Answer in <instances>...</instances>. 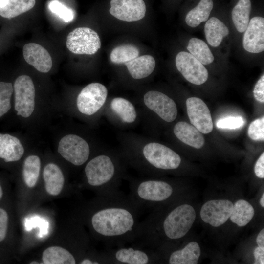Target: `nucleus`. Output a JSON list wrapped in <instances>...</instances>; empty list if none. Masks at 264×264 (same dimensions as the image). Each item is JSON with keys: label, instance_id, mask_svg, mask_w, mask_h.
I'll use <instances>...</instances> for the list:
<instances>
[{"label": "nucleus", "instance_id": "f257e3e1", "mask_svg": "<svg viewBox=\"0 0 264 264\" xmlns=\"http://www.w3.org/2000/svg\"><path fill=\"white\" fill-rule=\"evenodd\" d=\"M89 218L92 231L107 247L132 244L136 240L143 208L119 190L100 194Z\"/></svg>", "mask_w": 264, "mask_h": 264}, {"label": "nucleus", "instance_id": "f03ea898", "mask_svg": "<svg viewBox=\"0 0 264 264\" xmlns=\"http://www.w3.org/2000/svg\"><path fill=\"white\" fill-rule=\"evenodd\" d=\"M84 171L87 184L99 195L119 190L121 174L117 162L110 155L93 157L86 164Z\"/></svg>", "mask_w": 264, "mask_h": 264}, {"label": "nucleus", "instance_id": "7ed1b4c3", "mask_svg": "<svg viewBox=\"0 0 264 264\" xmlns=\"http://www.w3.org/2000/svg\"><path fill=\"white\" fill-rule=\"evenodd\" d=\"M129 189V197L143 208L168 200L173 196L174 191L169 182L150 179L132 180Z\"/></svg>", "mask_w": 264, "mask_h": 264}, {"label": "nucleus", "instance_id": "20e7f679", "mask_svg": "<svg viewBox=\"0 0 264 264\" xmlns=\"http://www.w3.org/2000/svg\"><path fill=\"white\" fill-rule=\"evenodd\" d=\"M143 165L163 170L177 169L181 163L180 156L170 148L156 142L145 145L142 151Z\"/></svg>", "mask_w": 264, "mask_h": 264}, {"label": "nucleus", "instance_id": "39448f33", "mask_svg": "<svg viewBox=\"0 0 264 264\" xmlns=\"http://www.w3.org/2000/svg\"><path fill=\"white\" fill-rule=\"evenodd\" d=\"M106 264H148L154 261L148 248L132 244L130 246L107 247L103 251Z\"/></svg>", "mask_w": 264, "mask_h": 264}, {"label": "nucleus", "instance_id": "423d86ee", "mask_svg": "<svg viewBox=\"0 0 264 264\" xmlns=\"http://www.w3.org/2000/svg\"><path fill=\"white\" fill-rule=\"evenodd\" d=\"M66 45L74 54L93 55L100 48L101 43L98 34L94 30L81 27L68 34Z\"/></svg>", "mask_w": 264, "mask_h": 264}, {"label": "nucleus", "instance_id": "0eeeda50", "mask_svg": "<svg viewBox=\"0 0 264 264\" xmlns=\"http://www.w3.org/2000/svg\"><path fill=\"white\" fill-rule=\"evenodd\" d=\"M15 110L17 115L24 118L29 117L35 108V90L30 77L23 75L19 76L14 84Z\"/></svg>", "mask_w": 264, "mask_h": 264}, {"label": "nucleus", "instance_id": "6e6552de", "mask_svg": "<svg viewBox=\"0 0 264 264\" xmlns=\"http://www.w3.org/2000/svg\"><path fill=\"white\" fill-rule=\"evenodd\" d=\"M58 152L66 160L76 166L85 163L90 155L88 143L80 136L68 134L59 141Z\"/></svg>", "mask_w": 264, "mask_h": 264}, {"label": "nucleus", "instance_id": "1a4fd4ad", "mask_svg": "<svg viewBox=\"0 0 264 264\" xmlns=\"http://www.w3.org/2000/svg\"><path fill=\"white\" fill-rule=\"evenodd\" d=\"M108 89L102 84L92 83L84 87L78 94L76 104L79 111L87 115L97 112L104 104Z\"/></svg>", "mask_w": 264, "mask_h": 264}, {"label": "nucleus", "instance_id": "9d476101", "mask_svg": "<svg viewBox=\"0 0 264 264\" xmlns=\"http://www.w3.org/2000/svg\"><path fill=\"white\" fill-rule=\"evenodd\" d=\"M175 62L178 71L191 83L200 85L207 80V70L190 53L186 51L179 52L176 57Z\"/></svg>", "mask_w": 264, "mask_h": 264}, {"label": "nucleus", "instance_id": "9b49d317", "mask_svg": "<svg viewBox=\"0 0 264 264\" xmlns=\"http://www.w3.org/2000/svg\"><path fill=\"white\" fill-rule=\"evenodd\" d=\"M143 101L148 108L163 120L170 122L176 118L177 115L176 104L166 94L157 91H149L144 95Z\"/></svg>", "mask_w": 264, "mask_h": 264}, {"label": "nucleus", "instance_id": "f8f14e48", "mask_svg": "<svg viewBox=\"0 0 264 264\" xmlns=\"http://www.w3.org/2000/svg\"><path fill=\"white\" fill-rule=\"evenodd\" d=\"M233 204L227 199L209 200L202 206L200 216L202 220L213 227H219L230 218Z\"/></svg>", "mask_w": 264, "mask_h": 264}, {"label": "nucleus", "instance_id": "ddd939ff", "mask_svg": "<svg viewBox=\"0 0 264 264\" xmlns=\"http://www.w3.org/2000/svg\"><path fill=\"white\" fill-rule=\"evenodd\" d=\"M187 114L191 123L200 132L204 134L212 132L213 124L210 111L201 99L189 97L186 100Z\"/></svg>", "mask_w": 264, "mask_h": 264}, {"label": "nucleus", "instance_id": "4468645a", "mask_svg": "<svg viewBox=\"0 0 264 264\" xmlns=\"http://www.w3.org/2000/svg\"><path fill=\"white\" fill-rule=\"evenodd\" d=\"M146 7L143 0H111L110 14L125 22H134L143 18Z\"/></svg>", "mask_w": 264, "mask_h": 264}, {"label": "nucleus", "instance_id": "2eb2a0df", "mask_svg": "<svg viewBox=\"0 0 264 264\" xmlns=\"http://www.w3.org/2000/svg\"><path fill=\"white\" fill-rule=\"evenodd\" d=\"M243 38L244 49L250 53H258L264 50V19L256 16L249 21Z\"/></svg>", "mask_w": 264, "mask_h": 264}, {"label": "nucleus", "instance_id": "dca6fc26", "mask_svg": "<svg viewBox=\"0 0 264 264\" xmlns=\"http://www.w3.org/2000/svg\"><path fill=\"white\" fill-rule=\"evenodd\" d=\"M23 56L25 61L38 71L47 73L52 66V58L49 52L41 45L30 43L23 48Z\"/></svg>", "mask_w": 264, "mask_h": 264}, {"label": "nucleus", "instance_id": "f3484780", "mask_svg": "<svg viewBox=\"0 0 264 264\" xmlns=\"http://www.w3.org/2000/svg\"><path fill=\"white\" fill-rule=\"evenodd\" d=\"M176 136L184 143L196 149L201 148L204 138L201 133L193 125L184 121L177 123L174 128Z\"/></svg>", "mask_w": 264, "mask_h": 264}, {"label": "nucleus", "instance_id": "a211bd4d", "mask_svg": "<svg viewBox=\"0 0 264 264\" xmlns=\"http://www.w3.org/2000/svg\"><path fill=\"white\" fill-rule=\"evenodd\" d=\"M24 152L18 138L9 134L0 133V158L7 162L18 161Z\"/></svg>", "mask_w": 264, "mask_h": 264}, {"label": "nucleus", "instance_id": "6ab92c4d", "mask_svg": "<svg viewBox=\"0 0 264 264\" xmlns=\"http://www.w3.org/2000/svg\"><path fill=\"white\" fill-rule=\"evenodd\" d=\"M43 177L46 192L52 196H57L62 191L65 182L64 174L56 164L50 163L43 171Z\"/></svg>", "mask_w": 264, "mask_h": 264}, {"label": "nucleus", "instance_id": "aec40b11", "mask_svg": "<svg viewBox=\"0 0 264 264\" xmlns=\"http://www.w3.org/2000/svg\"><path fill=\"white\" fill-rule=\"evenodd\" d=\"M131 76L135 79H141L149 76L155 66L154 58L149 55L138 56L124 64Z\"/></svg>", "mask_w": 264, "mask_h": 264}, {"label": "nucleus", "instance_id": "412c9836", "mask_svg": "<svg viewBox=\"0 0 264 264\" xmlns=\"http://www.w3.org/2000/svg\"><path fill=\"white\" fill-rule=\"evenodd\" d=\"M200 248L195 242H189L183 248L175 250L170 254V264H197L200 255Z\"/></svg>", "mask_w": 264, "mask_h": 264}, {"label": "nucleus", "instance_id": "4be33fe9", "mask_svg": "<svg viewBox=\"0 0 264 264\" xmlns=\"http://www.w3.org/2000/svg\"><path fill=\"white\" fill-rule=\"evenodd\" d=\"M204 33L208 44L216 47L220 44L223 38L229 34V31L220 20L216 17H212L205 24Z\"/></svg>", "mask_w": 264, "mask_h": 264}, {"label": "nucleus", "instance_id": "5701e85b", "mask_svg": "<svg viewBox=\"0 0 264 264\" xmlns=\"http://www.w3.org/2000/svg\"><path fill=\"white\" fill-rule=\"evenodd\" d=\"M42 260L44 264H75L77 262L71 252L60 246H51L44 250Z\"/></svg>", "mask_w": 264, "mask_h": 264}, {"label": "nucleus", "instance_id": "b1692460", "mask_svg": "<svg viewBox=\"0 0 264 264\" xmlns=\"http://www.w3.org/2000/svg\"><path fill=\"white\" fill-rule=\"evenodd\" d=\"M213 7L212 0H201L198 4L189 11L185 17L186 24L194 28L208 19Z\"/></svg>", "mask_w": 264, "mask_h": 264}, {"label": "nucleus", "instance_id": "393cba45", "mask_svg": "<svg viewBox=\"0 0 264 264\" xmlns=\"http://www.w3.org/2000/svg\"><path fill=\"white\" fill-rule=\"evenodd\" d=\"M251 9L250 0H239L233 7L232 19L238 32L243 33L246 30L250 21Z\"/></svg>", "mask_w": 264, "mask_h": 264}, {"label": "nucleus", "instance_id": "a878e982", "mask_svg": "<svg viewBox=\"0 0 264 264\" xmlns=\"http://www.w3.org/2000/svg\"><path fill=\"white\" fill-rule=\"evenodd\" d=\"M36 0H4L0 5V15L6 18H12L31 9Z\"/></svg>", "mask_w": 264, "mask_h": 264}, {"label": "nucleus", "instance_id": "bb28decb", "mask_svg": "<svg viewBox=\"0 0 264 264\" xmlns=\"http://www.w3.org/2000/svg\"><path fill=\"white\" fill-rule=\"evenodd\" d=\"M253 206L243 199L237 200L234 204L230 217L231 221L239 227L246 225L254 215Z\"/></svg>", "mask_w": 264, "mask_h": 264}, {"label": "nucleus", "instance_id": "cd10ccee", "mask_svg": "<svg viewBox=\"0 0 264 264\" xmlns=\"http://www.w3.org/2000/svg\"><path fill=\"white\" fill-rule=\"evenodd\" d=\"M110 107L123 122L132 123L135 121L137 117L135 108L129 100L122 97H115L111 100Z\"/></svg>", "mask_w": 264, "mask_h": 264}, {"label": "nucleus", "instance_id": "c85d7f7f", "mask_svg": "<svg viewBox=\"0 0 264 264\" xmlns=\"http://www.w3.org/2000/svg\"><path fill=\"white\" fill-rule=\"evenodd\" d=\"M188 50L196 59L203 65L212 63L214 56L206 43L198 38H192L187 46Z\"/></svg>", "mask_w": 264, "mask_h": 264}, {"label": "nucleus", "instance_id": "c756f323", "mask_svg": "<svg viewBox=\"0 0 264 264\" xmlns=\"http://www.w3.org/2000/svg\"><path fill=\"white\" fill-rule=\"evenodd\" d=\"M41 169L40 158L34 155L28 156L24 160L22 175L25 184L29 188L34 187L38 181Z\"/></svg>", "mask_w": 264, "mask_h": 264}, {"label": "nucleus", "instance_id": "7c9ffc66", "mask_svg": "<svg viewBox=\"0 0 264 264\" xmlns=\"http://www.w3.org/2000/svg\"><path fill=\"white\" fill-rule=\"evenodd\" d=\"M139 54V49L134 45L126 44L114 48L110 53V60L114 64H125L131 61Z\"/></svg>", "mask_w": 264, "mask_h": 264}, {"label": "nucleus", "instance_id": "2f4dec72", "mask_svg": "<svg viewBox=\"0 0 264 264\" xmlns=\"http://www.w3.org/2000/svg\"><path fill=\"white\" fill-rule=\"evenodd\" d=\"M13 92L11 83L0 82V117L11 109L10 99Z\"/></svg>", "mask_w": 264, "mask_h": 264}, {"label": "nucleus", "instance_id": "473e14b6", "mask_svg": "<svg viewBox=\"0 0 264 264\" xmlns=\"http://www.w3.org/2000/svg\"><path fill=\"white\" fill-rule=\"evenodd\" d=\"M48 7L52 13L58 15L65 22H70L74 18L73 11L58 0L51 1L48 4Z\"/></svg>", "mask_w": 264, "mask_h": 264}, {"label": "nucleus", "instance_id": "72a5a7b5", "mask_svg": "<svg viewBox=\"0 0 264 264\" xmlns=\"http://www.w3.org/2000/svg\"><path fill=\"white\" fill-rule=\"evenodd\" d=\"M248 135L255 141H264V117L252 121L248 129Z\"/></svg>", "mask_w": 264, "mask_h": 264}, {"label": "nucleus", "instance_id": "f704fd0d", "mask_svg": "<svg viewBox=\"0 0 264 264\" xmlns=\"http://www.w3.org/2000/svg\"><path fill=\"white\" fill-rule=\"evenodd\" d=\"M244 120L241 116H229L220 119L216 122L218 128L224 129H237L242 127Z\"/></svg>", "mask_w": 264, "mask_h": 264}, {"label": "nucleus", "instance_id": "c9c22d12", "mask_svg": "<svg viewBox=\"0 0 264 264\" xmlns=\"http://www.w3.org/2000/svg\"><path fill=\"white\" fill-rule=\"evenodd\" d=\"M8 224V216L7 212L0 208V242L6 237Z\"/></svg>", "mask_w": 264, "mask_h": 264}, {"label": "nucleus", "instance_id": "e433bc0d", "mask_svg": "<svg viewBox=\"0 0 264 264\" xmlns=\"http://www.w3.org/2000/svg\"><path fill=\"white\" fill-rule=\"evenodd\" d=\"M253 94L255 99L260 103L264 102V75L260 77L256 83L254 90Z\"/></svg>", "mask_w": 264, "mask_h": 264}, {"label": "nucleus", "instance_id": "4c0bfd02", "mask_svg": "<svg viewBox=\"0 0 264 264\" xmlns=\"http://www.w3.org/2000/svg\"><path fill=\"white\" fill-rule=\"evenodd\" d=\"M254 172L257 177L264 178V153L263 152L257 160L254 167Z\"/></svg>", "mask_w": 264, "mask_h": 264}, {"label": "nucleus", "instance_id": "58836bf2", "mask_svg": "<svg viewBox=\"0 0 264 264\" xmlns=\"http://www.w3.org/2000/svg\"><path fill=\"white\" fill-rule=\"evenodd\" d=\"M254 256L255 264H264V248L259 246L256 247L254 250Z\"/></svg>", "mask_w": 264, "mask_h": 264}, {"label": "nucleus", "instance_id": "ea45409f", "mask_svg": "<svg viewBox=\"0 0 264 264\" xmlns=\"http://www.w3.org/2000/svg\"><path fill=\"white\" fill-rule=\"evenodd\" d=\"M256 242L259 247L264 248V229L263 228L258 234L256 238Z\"/></svg>", "mask_w": 264, "mask_h": 264}, {"label": "nucleus", "instance_id": "a19ab883", "mask_svg": "<svg viewBox=\"0 0 264 264\" xmlns=\"http://www.w3.org/2000/svg\"><path fill=\"white\" fill-rule=\"evenodd\" d=\"M260 202L261 206L264 207V193L262 194Z\"/></svg>", "mask_w": 264, "mask_h": 264}, {"label": "nucleus", "instance_id": "79ce46f5", "mask_svg": "<svg viewBox=\"0 0 264 264\" xmlns=\"http://www.w3.org/2000/svg\"><path fill=\"white\" fill-rule=\"evenodd\" d=\"M2 195H3V191H2V187H1V185H0V200L2 198Z\"/></svg>", "mask_w": 264, "mask_h": 264}, {"label": "nucleus", "instance_id": "37998d69", "mask_svg": "<svg viewBox=\"0 0 264 264\" xmlns=\"http://www.w3.org/2000/svg\"><path fill=\"white\" fill-rule=\"evenodd\" d=\"M30 264H38L39 263H38L37 262L33 261V262H32L31 263H30Z\"/></svg>", "mask_w": 264, "mask_h": 264}, {"label": "nucleus", "instance_id": "c03bdc74", "mask_svg": "<svg viewBox=\"0 0 264 264\" xmlns=\"http://www.w3.org/2000/svg\"><path fill=\"white\" fill-rule=\"evenodd\" d=\"M4 0H0V5L2 4Z\"/></svg>", "mask_w": 264, "mask_h": 264}]
</instances>
